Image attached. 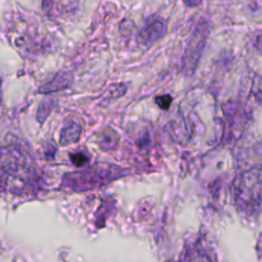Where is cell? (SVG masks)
Wrapping results in <instances>:
<instances>
[{"label": "cell", "mask_w": 262, "mask_h": 262, "mask_svg": "<svg viewBox=\"0 0 262 262\" xmlns=\"http://www.w3.org/2000/svg\"><path fill=\"white\" fill-rule=\"evenodd\" d=\"M71 158H72L73 163H74L75 165H77V166H81V165H83V164L87 161V158H86L85 156L81 155V154L72 155V156H71Z\"/></svg>", "instance_id": "obj_2"}, {"label": "cell", "mask_w": 262, "mask_h": 262, "mask_svg": "<svg viewBox=\"0 0 262 262\" xmlns=\"http://www.w3.org/2000/svg\"><path fill=\"white\" fill-rule=\"evenodd\" d=\"M156 102L161 108L167 110L172 102V98L170 95H162V96H158L156 98Z\"/></svg>", "instance_id": "obj_1"}]
</instances>
